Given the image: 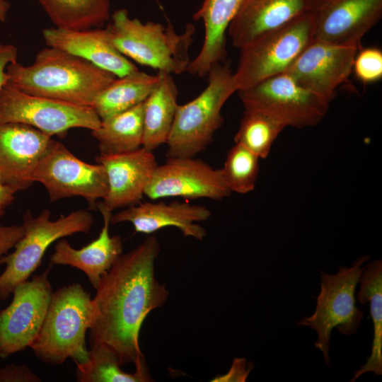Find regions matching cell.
<instances>
[{
	"instance_id": "1",
	"label": "cell",
	"mask_w": 382,
	"mask_h": 382,
	"mask_svg": "<svg viewBox=\"0 0 382 382\" xmlns=\"http://www.w3.org/2000/svg\"><path fill=\"white\" fill-rule=\"evenodd\" d=\"M160 250L156 236H148L122 254L96 289L93 299L98 315L89 329V345H105L121 366L146 361L139 341L142 323L169 296L165 284L155 277V260Z\"/></svg>"
},
{
	"instance_id": "2",
	"label": "cell",
	"mask_w": 382,
	"mask_h": 382,
	"mask_svg": "<svg viewBox=\"0 0 382 382\" xmlns=\"http://www.w3.org/2000/svg\"><path fill=\"white\" fill-rule=\"evenodd\" d=\"M7 83L30 95L91 107L97 95L117 77L60 49L47 47L28 66L14 62L6 68Z\"/></svg>"
},
{
	"instance_id": "3",
	"label": "cell",
	"mask_w": 382,
	"mask_h": 382,
	"mask_svg": "<svg viewBox=\"0 0 382 382\" xmlns=\"http://www.w3.org/2000/svg\"><path fill=\"white\" fill-rule=\"evenodd\" d=\"M98 315L89 292L78 283L52 293L41 328L30 345L35 354L46 364L59 365L68 358L75 364L86 361V335Z\"/></svg>"
},
{
	"instance_id": "4",
	"label": "cell",
	"mask_w": 382,
	"mask_h": 382,
	"mask_svg": "<svg viewBox=\"0 0 382 382\" xmlns=\"http://www.w3.org/2000/svg\"><path fill=\"white\" fill-rule=\"evenodd\" d=\"M108 29L115 47L126 57L146 66L180 74L190 63L189 48L193 41L195 27L189 23L178 33L170 21L164 25L130 18L125 8L115 11Z\"/></svg>"
},
{
	"instance_id": "5",
	"label": "cell",
	"mask_w": 382,
	"mask_h": 382,
	"mask_svg": "<svg viewBox=\"0 0 382 382\" xmlns=\"http://www.w3.org/2000/svg\"><path fill=\"white\" fill-rule=\"evenodd\" d=\"M233 75L228 64H214L207 75L205 88L191 101L178 105L166 142L167 157H195L212 142L224 122V105L237 92Z\"/></svg>"
},
{
	"instance_id": "6",
	"label": "cell",
	"mask_w": 382,
	"mask_h": 382,
	"mask_svg": "<svg viewBox=\"0 0 382 382\" xmlns=\"http://www.w3.org/2000/svg\"><path fill=\"white\" fill-rule=\"evenodd\" d=\"M50 216L48 209H43L36 217L30 211L24 214L23 236L12 253L0 258V265H6L0 275L1 300H6L16 285L28 279L51 244L75 233H88L94 221L92 214L86 210L73 212L54 221Z\"/></svg>"
},
{
	"instance_id": "7",
	"label": "cell",
	"mask_w": 382,
	"mask_h": 382,
	"mask_svg": "<svg viewBox=\"0 0 382 382\" xmlns=\"http://www.w3.org/2000/svg\"><path fill=\"white\" fill-rule=\"evenodd\" d=\"M313 40V18L308 11L241 48L233 75L237 91L286 72Z\"/></svg>"
},
{
	"instance_id": "8",
	"label": "cell",
	"mask_w": 382,
	"mask_h": 382,
	"mask_svg": "<svg viewBox=\"0 0 382 382\" xmlns=\"http://www.w3.org/2000/svg\"><path fill=\"white\" fill-rule=\"evenodd\" d=\"M369 256L357 258L349 267H340L335 274L321 273L320 291L313 315L299 321L297 325L308 326L317 332L315 347L318 348L326 364L330 363V332L336 327L342 335L355 334L363 318L356 306L355 289Z\"/></svg>"
},
{
	"instance_id": "9",
	"label": "cell",
	"mask_w": 382,
	"mask_h": 382,
	"mask_svg": "<svg viewBox=\"0 0 382 382\" xmlns=\"http://www.w3.org/2000/svg\"><path fill=\"white\" fill-rule=\"evenodd\" d=\"M244 110L262 112L286 127H313L325 116L329 103L284 72L237 91Z\"/></svg>"
},
{
	"instance_id": "10",
	"label": "cell",
	"mask_w": 382,
	"mask_h": 382,
	"mask_svg": "<svg viewBox=\"0 0 382 382\" xmlns=\"http://www.w3.org/2000/svg\"><path fill=\"white\" fill-rule=\"evenodd\" d=\"M20 123L49 137L72 128L97 129L101 120L91 107L30 95L6 83L0 91V123Z\"/></svg>"
},
{
	"instance_id": "11",
	"label": "cell",
	"mask_w": 382,
	"mask_h": 382,
	"mask_svg": "<svg viewBox=\"0 0 382 382\" xmlns=\"http://www.w3.org/2000/svg\"><path fill=\"white\" fill-rule=\"evenodd\" d=\"M33 181L44 185L52 202L81 197L92 207L99 199L103 200L108 191L103 165L81 161L54 140L36 166Z\"/></svg>"
},
{
	"instance_id": "12",
	"label": "cell",
	"mask_w": 382,
	"mask_h": 382,
	"mask_svg": "<svg viewBox=\"0 0 382 382\" xmlns=\"http://www.w3.org/2000/svg\"><path fill=\"white\" fill-rule=\"evenodd\" d=\"M50 268L16 285L10 304L0 311L1 358L30 347L37 335L53 293Z\"/></svg>"
},
{
	"instance_id": "13",
	"label": "cell",
	"mask_w": 382,
	"mask_h": 382,
	"mask_svg": "<svg viewBox=\"0 0 382 382\" xmlns=\"http://www.w3.org/2000/svg\"><path fill=\"white\" fill-rule=\"evenodd\" d=\"M221 168L194 157H167L144 191L152 200L166 197L221 200L231 195Z\"/></svg>"
},
{
	"instance_id": "14",
	"label": "cell",
	"mask_w": 382,
	"mask_h": 382,
	"mask_svg": "<svg viewBox=\"0 0 382 382\" xmlns=\"http://www.w3.org/2000/svg\"><path fill=\"white\" fill-rule=\"evenodd\" d=\"M314 40L361 48V40L381 18L382 0H311Z\"/></svg>"
},
{
	"instance_id": "15",
	"label": "cell",
	"mask_w": 382,
	"mask_h": 382,
	"mask_svg": "<svg viewBox=\"0 0 382 382\" xmlns=\"http://www.w3.org/2000/svg\"><path fill=\"white\" fill-rule=\"evenodd\" d=\"M356 47L313 40L286 71L329 103L352 72Z\"/></svg>"
},
{
	"instance_id": "16",
	"label": "cell",
	"mask_w": 382,
	"mask_h": 382,
	"mask_svg": "<svg viewBox=\"0 0 382 382\" xmlns=\"http://www.w3.org/2000/svg\"><path fill=\"white\" fill-rule=\"evenodd\" d=\"M54 139L20 123H0V180L16 192L29 187L40 160Z\"/></svg>"
},
{
	"instance_id": "17",
	"label": "cell",
	"mask_w": 382,
	"mask_h": 382,
	"mask_svg": "<svg viewBox=\"0 0 382 382\" xmlns=\"http://www.w3.org/2000/svg\"><path fill=\"white\" fill-rule=\"evenodd\" d=\"M108 183L106 197L97 203L112 212L140 202L158 164L153 151L143 147L122 154L99 155Z\"/></svg>"
},
{
	"instance_id": "18",
	"label": "cell",
	"mask_w": 382,
	"mask_h": 382,
	"mask_svg": "<svg viewBox=\"0 0 382 382\" xmlns=\"http://www.w3.org/2000/svg\"><path fill=\"white\" fill-rule=\"evenodd\" d=\"M211 214L207 207L187 202H139L112 214L110 224L129 222L135 232L144 234L172 226L178 228L185 237L202 241L207 231L197 222L207 220Z\"/></svg>"
},
{
	"instance_id": "19",
	"label": "cell",
	"mask_w": 382,
	"mask_h": 382,
	"mask_svg": "<svg viewBox=\"0 0 382 382\" xmlns=\"http://www.w3.org/2000/svg\"><path fill=\"white\" fill-rule=\"evenodd\" d=\"M42 36L47 46L82 58L116 77L139 70L115 47L107 28L71 30L54 27L44 29Z\"/></svg>"
},
{
	"instance_id": "20",
	"label": "cell",
	"mask_w": 382,
	"mask_h": 382,
	"mask_svg": "<svg viewBox=\"0 0 382 382\" xmlns=\"http://www.w3.org/2000/svg\"><path fill=\"white\" fill-rule=\"evenodd\" d=\"M311 0H244L228 33L241 50L260 37L309 11Z\"/></svg>"
},
{
	"instance_id": "21",
	"label": "cell",
	"mask_w": 382,
	"mask_h": 382,
	"mask_svg": "<svg viewBox=\"0 0 382 382\" xmlns=\"http://www.w3.org/2000/svg\"><path fill=\"white\" fill-rule=\"evenodd\" d=\"M97 207L103 219L98 237L80 249L73 248L66 239H59L50 257L52 265H67L83 272L95 289L123 251L121 237L109 234L112 212Z\"/></svg>"
},
{
	"instance_id": "22",
	"label": "cell",
	"mask_w": 382,
	"mask_h": 382,
	"mask_svg": "<svg viewBox=\"0 0 382 382\" xmlns=\"http://www.w3.org/2000/svg\"><path fill=\"white\" fill-rule=\"evenodd\" d=\"M243 1H203L193 19L203 22L204 40L198 55L188 66L190 74L204 77L214 64L224 62L227 54L226 33Z\"/></svg>"
},
{
	"instance_id": "23",
	"label": "cell",
	"mask_w": 382,
	"mask_h": 382,
	"mask_svg": "<svg viewBox=\"0 0 382 382\" xmlns=\"http://www.w3.org/2000/svg\"><path fill=\"white\" fill-rule=\"evenodd\" d=\"M158 80L144 102V149L153 151L166 144L178 108V90L172 74L158 71Z\"/></svg>"
},
{
	"instance_id": "24",
	"label": "cell",
	"mask_w": 382,
	"mask_h": 382,
	"mask_svg": "<svg viewBox=\"0 0 382 382\" xmlns=\"http://www.w3.org/2000/svg\"><path fill=\"white\" fill-rule=\"evenodd\" d=\"M158 80V74L134 71L117 77L95 98L91 108L101 120L125 112L143 102Z\"/></svg>"
},
{
	"instance_id": "25",
	"label": "cell",
	"mask_w": 382,
	"mask_h": 382,
	"mask_svg": "<svg viewBox=\"0 0 382 382\" xmlns=\"http://www.w3.org/2000/svg\"><path fill=\"white\" fill-rule=\"evenodd\" d=\"M144 102L117 115L101 120L91 131L100 155H113L137 150L142 146Z\"/></svg>"
},
{
	"instance_id": "26",
	"label": "cell",
	"mask_w": 382,
	"mask_h": 382,
	"mask_svg": "<svg viewBox=\"0 0 382 382\" xmlns=\"http://www.w3.org/2000/svg\"><path fill=\"white\" fill-rule=\"evenodd\" d=\"M357 299L361 303H370L374 325L371 353L366 362L356 371L350 382L366 372L382 374V261L376 260L366 265L359 280Z\"/></svg>"
},
{
	"instance_id": "27",
	"label": "cell",
	"mask_w": 382,
	"mask_h": 382,
	"mask_svg": "<svg viewBox=\"0 0 382 382\" xmlns=\"http://www.w3.org/2000/svg\"><path fill=\"white\" fill-rule=\"evenodd\" d=\"M55 27L101 28L110 19V0H39Z\"/></svg>"
},
{
	"instance_id": "28",
	"label": "cell",
	"mask_w": 382,
	"mask_h": 382,
	"mask_svg": "<svg viewBox=\"0 0 382 382\" xmlns=\"http://www.w3.org/2000/svg\"><path fill=\"white\" fill-rule=\"evenodd\" d=\"M88 359L76 364V379L80 382H149L150 376L146 363L135 366V371L122 370L115 354L104 345L90 347Z\"/></svg>"
},
{
	"instance_id": "29",
	"label": "cell",
	"mask_w": 382,
	"mask_h": 382,
	"mask_svg": "<svg viewBox=\"0 0 382 382\" xmlns=\"http://www.w3.org/2000/svg\"><path fill=\"white\" fill-rule=\"evenodd\" d=\"M285 127L282 122L269 115L244 110L234 141L264 159L268 156L274 141Z\"/></svg>"
},
{
	"instance_id": "30",
	"label": "cell",
	"mask_w": 382,
	"mask_h": 382,
	"mask_svg": "<svg viewBox=\"0 0 382 382\" xmlns=\"http://www.w3.org/2000/svg\"><path fill=\"white\" fill-rule=\"evenodd\" d=\"M260 158L243 146L235 143L228 151L221 169L230 191L246 194L256 185Z\"/></svg>"
},
{
	"instance_id": "31",
	"label": "cell",
	"mask_w": 382,
	"mask_h": 382,
	"mask_svg": "<svg viewBox=\"0 0 382 382\" xmlns=\"http://www.w3.org/2000/svg\"><path fill=\"white\" fill-rule=\"evenodd\" d=\"M352 71L364 83H371L382 78V52L377 47L361 48L357 53Z\"/></svg>"
},
{
	"instance_id": "32",
	"label": "cell",
	"mask_w": 382,
	"mask_h": 382,
	"mask_svg": "<svg viewBox=\"0 0 382 382\" xmlns=\"http://www.w3.org/2000/svg\"><path fill=\"white\" fill-rule=\"evenodd\" d=\"M42 379L25 365L10 364L0 369V382H40Z\"/></svg>"
},
{
	"instance_id": "33",
	"label": "cell",
	"mask_w": 382,
	"mask_h": 382,
	"mask_svg": "<svg viewBox=\"0 0 382 382\" xmlns=\"http://www.w3.org/2000/svg\"><path fill=\"white\" fill-rule=\"evenodd\" d=\"M23 233V224L11 226L0 224V258L10 249L14 248Z\"/></svg>"
},
{
	"instance_id": "34",
	"label": "cell",
	"mask_w": 382,
	"mask_h": 382,
	"mask_svg": "<svg viewBox=\"0 0 382 382\" xmlns=\"http://www.w3.org/2000/svg\"><path fill=\"white\" fill-rule=\"evenodd\" d=\"M253 366L250 362L247 363L243 358H235L229 371L214 378L212 381H245Z\"/></svg>"
},
{
	"instance_id": "35",
	"label": "cell",
	"mask_w": 382,
	"mask_h": 382,
	"mask_svg": "<svg viewBox=\"0 0 382 382\" xmlns=\"http://www.w3.org/2000/svg\"><path fill=\"white\" fill-rule=\"evenodd\" d=\"M18 50L11 44L0 43V91L7 83V66L17 61Z\"/></svg>"
},
{
	"instance_id": "36",
	"label": "cell",
	"mask_w": 382,
	"mask_h": 382,
	"mask_svg": "<svg viewBox=\"0 0 382 382\" xmlns=\"http://www.w3.org/2000/svg\"><path fill=\"white\" fill-rule=\"evenodd\" d=\"M16 192L12 187L0 180V216L13 201Z\"/></svg>"
},
{
	"instance_id": "37",
	"label": "cell",
	"mask_w": 382,
	"mask_h": 382,
	"mask_svg": "<svg viewBox=\"0 0 382 382\" xmlns=\"http://www.w3.org/2000/svg\"><path fill=\"white\" fill-rule=\"evenodd\" d=\"M10 4L6 0H0V21L4 22L6 19Z\"/></svg>"
},
{
	"instance_id": "38",
	"label": "cell",
	"mask_w": 382,
	"mask_h": 382,
	"mask_svg": "<svg viewBox=\"0 0 382 382\" xmlns=\"http://www.w3.org/2000/svg\"><path fill=\"white\" fill-rule=\"evenodd\" d=\"M156 1H157L158 5L160 7H161L160 3L158 2V0H156Z\"/></svg>"
}]
</instances>
